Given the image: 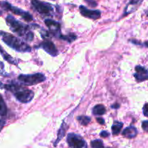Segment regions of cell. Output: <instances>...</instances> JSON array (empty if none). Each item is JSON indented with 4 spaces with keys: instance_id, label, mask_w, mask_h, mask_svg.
<instances>
[{
    "instance_id": "18",
    "label": "cell",
    "mask_w": 148,
    "mask_h": 148,
    "mask_svg": "<svg viewBox=\"0 0 148 148\" xmlns=\"http://www.w3.org/2000/svg\"><path fill=\"white\" fill-rule=\"evenodd\" d=\"M65 129H66L65 128V124H62V126H61V128L59 129V132H58L57 140L56 142L55 143V145H56L59 143V140H60L61 139L64 137V135H65Z\"/></svg>"
},
{
    "instance_id": "14",
    "label": "cell",
    "mask_w": 148,
    "mask_h": 148,
    "mask_svg": "<svg viewBox=\"0 0 148 148\" xmlns=\"http://www.w3.org/2000/svg\"><path fill=\"white\" fill-rule=\"evenodd\" d=\"M106 109L105 107L103 105H97L93 108L92 113L94 115H99L101 116L105 114Z\"/></svg>"
},
{
    "instance_id": "19",
    "label": "cell",
    "mask_w": 148,
    "mask_h": 148,
    "mask_svg": "<svg viewBox=\"0 0 148 148\" xmlns=\"http://www.w3.org/2000/svg\"><path fill=\"white\" fill-rule=\"evenodd\" d=\"M77 119L78 120V121L80 122V124L83 126H86L88 125L89 123L90 122L91 119H90L89 117L86 116H81L77 118Z\"/></svg>"
},
{
    "instance_id": "4",
    "label": "cell",
    "mask_w": 148,
    "mask_h": 148,
    "mask_svg": "<svg viewBox=\"0 0 148 148\" xmlns=\"http://www.w3.org/2000/svg\"><path fill=\"white\" fill-rule=\"evenodd\" d=\"M17 79L24 85H33L44 82L46 79V77L41 73H36L33 75H20Z\"/></svg>"
},
{
    "instance_id": "21",
    "label": "cell",
    "mask_w": 148,
    "mask_h": 148,
    "mask_svg": "<svg viewBox=\"0 0 148 148\" xmlns=\"http://www.w3.org/2000/svg\"><path fill=\"white\" fill-rule=\"evenodd\" d=\"M142 1V0H130V2H129V4H128V6L126 8H128V7H133V6L136 5V4H138L139 3H140Z\"/></svg>"
},
{
    "instance_id": "13",
    "label": "cell",
    "mask_w": 148,
    "mask_h": 148,
    "mask_svg": "<svg viewBox=\"0 0 148 148\" xmlns=\"http://www.w3.org/2000/svg\"><path fill=\"white\" fill-rule=\"evenodd\" d=\"M0 53H1V54H2L4 59H5L6 61H7L9 63L12 64H15V65L17 64V60H16V59H15L13 57H12V56H10V55H9L7 53H6L5 51L2 49V47H1V46H0Z\"/></svg>"
},
{
    "instance_id": "12",
    "label": "cell",
    "mask_w": 148,
    "mask_h": 148,
    "mask_svg": "<svg viewBox=\"0 0 148 148\" xmlns=\"http://www.w3.org/2000/svg\"><path fill=\"white\" fill-rule=\"evenodd\" d=\"M122 134L125 137H126V138H133L137 134V130H136V129L135 127H129L123 130V132H122Z\"/></svg>"
},
{
    "instance_id": "5",
    "label": "cell",
    "mask_w": 148,
    "mask_h": 148,
    "mask_svg": "<svg viewBox=\"0 0 148 148\" xmlns=\"http://www.w3.org/2000/svg\"><path fill=\"white\" fill-rule=\"evenodd\" d=\"M0 4H1V6L3 8L5 9V10H10V11H11L12 12H13L14 14H17V15L21 16L26 21L30 22L33 20V17H32V15L30 14H29L28 12H27L24 11V10H20V9L17 8V7H13V6L8 4L7 2H1Z\"/></svg>"
},
{
    "instance_id": "27",
    "label": "cell",
    "mask_w": 148,
    "mask_h": 148,
    "mask_svg": "<svg viewBox=\"0 0 148 148\" xmlns=\"http://www.w3.org/2000/svg\"><path fill=\"white\" fill-rule=\"evenodd\" d=\"M119 107H120V106H119L118 104H116V105L112 106V108H118Z\"/></svg>"
},
{
    "instance_id": "28",
    "label": "cell",
    "mask_w": 148,
    "mask_h": 148,
    "mask_svg": "<svg viewBox=\"0 0 148 148\" xmlns=\"http://www.w3.org/2000/svg\"><path fill=\"white\" fill-rule=\"evenodd\" d=\"M145 45H146V46H147V47H148V41L145 42Z\"/></svg>"
},
{
    "instance_id": "15",
    "label": "cell",
    "mask_w": 148,
    "mask_h": 148,
    "mask_svg": "<svg viewBox=\"0 0 148 148\" xmlns=\"http://www.w3.org/2000/svg\"><path fill=\"white\" fill-rule=\"evenodd\" d=\"M123 123L119 122V121L114 122V124L112 126V132H113V134L114 135L118 134L120 132V130H121L122 127H123Z\"/></svg>"
},
{
    "instance_id": "16",
    "label": "cell",
    "mask_w": 148,
    "mask_h": 148,
    "mask_svg": "<svg viewBox=\"0 0 148 148\" xmlns=\"http://www.w3.org/2000/svg\"><path fill=\"white\" fill-rule=\"evenodd\" d=\"M7 113V106H6L5 103H4V100H3L2 96L0 95V115L4 116H6Z\"/></svg>"
},
{
    "instance_id": "9",
    "label": "cell",
    "mask_w": 148,
    "mask_h": 148,
    "mask_svg": "<svg viewBox=\"0 0 148 148\" xmlns=\"http://www.w3.org/2000/svg\"><path fill=\"white\" fill-rule=\"evenodd\" d=\"M79 10L81 14L84 17H87V18L92 19V20H97L99 19L101 16V12L99 10H89L84 6H80Z\"/></svg>"
},
{
    "instance_id": "24",
    "label": "cell",
    "mask_w": 148,
    "mask_h": 148,
    "mask_svg": "<svg viewBox=\"0 0 148 148\" xmlns=\"http://www.w3.org/2000/svg\"><path fill=\"white\" fill-rule=\"evenodd\" d=\"M143 114L145 116L148 117V103H145L143 107Z\"/></svg>"
},
{
    "instance_id": "11",
    "label": "cell",
    "mask_w": 148,
    "mask_h": 148,
    "mask_svg": "<svg viewBox=\"0 0 148 148\" xmlns=\"http://www.w3.org/2000/svg\"><path fill=\"white\" fill-rule=\"evenodd\" d=\"M136 73L134 74V77L138 82H142L148 79V71L141 66H136L135 67Z\"/></svg>"
},
{
    "instance_id": "23",
    "label": "cell",
    "mask_w": 148,
    "mask_h": 148,
    "mask_svg": "<svg viewBox=\"0 0 148 148\" xmlns=\"http://www.w3.org/2000/svg\"><path fill=\"white\" fill-rule=\"evenodd\" d=\"M142 129H143L144 131L148 132V121H145L142 122Z\"/></svg>"
},
{
    "instance_id": "22",
    "label": "cell",
    "mask_w": 148,
    "mask_h": 148,
    "mask_svg": "<svg viewBox=\"0 0 148 148\" xmlns=\"http://www.w3.org/2000/svg\"><path fill=\"white\" fill-rule=\"evenodd\" d=\"M7 75V74L4 71V64L1 62H0V75H1V76H6Z\"/></svg>"
},
{
    "instance_id": "8",
    "label": "cell",
    "mask_w": 148,
    "mask_h": 148,
    "mask_svg": "<svg viewBox=\"0 0 148 148\" xmlns=\"http://www.w3.org/2000/svg\"><path fill=\"white\" fill-rule=\"evenodd\" d=\"M38 47L43 49L46 53H48L52 56H56L58 54L57 49L55 47V44L52 41H50V40H44L43 42H41L39 45Z\"/></svg>"
},
{
    "instance_id": "3",
    "label": "cell",
    "mask_w": 148,
    "mask_h": 148,
    "mask_svg": "<svg viewBox=\"0 0 148 148\" xmlns=\"http://www.w3.org/2000/svg\"><path fill=\"white\" fill-rule=\"evenodd\" d=\"M0 36L6 44L17 51L30 52L31 51V48L26 42L12 34L4 31H0Z\"/></svg>"
},
{
    "instance_id": "17",
    "label": "cell",
    "mask_w": 148,
    "mask_h": 148,
    "mask_svg": "<svg viewBox=\"0 0 148 148\" xmlns=\"http://www.w3.org/2000/svg\"><path fill=\"white\" fill-rule=\"evenodd\" d=\"M59 38L62 39V40L69 42V43H71V42H73V40H75V39H76L77 36H75V34H73V33H70V34L66 35V36H62V35H60V36H59Z\"/></svg>"
},
{
    "instance_id": "7",
    "label": "cell",
    "mask_w": 148,
    "mask_h": 148,
    "mask_svg": "<svg viewBox=\"0 0 148 148\" xmlns=\"http://www.w3.org/2000/svg\"><path fill=\"white\" fill-rule=\"evenodd\" d=\"M67 142L71 148H86V143L79 135L75 134H69Z\"/></svg>"
},
{
    "instance_id": "10",
    "label": "cell",
    "mask_w": 148,
    "mask_h": 148,
    "mask_svg": "<svg viewBox=\"0 0 148 148\" xmlns=\"http://www.w3.org/2000/svg\"><path fill=\"white\" fill-rule=\"evenodd\" d=\"M44 23L45 25L49 27L51 34L56 36L59 35V37L60 36V25H59L57 22L55 21V20L47 19V20H44Z\"/></svg>"
},
{
    "instance_id": "25",
    "label": "cell",
    "mask_w": 148,
    "mask_h": 148,
    "mask_svg": "<svg viewBox=\"0 0 148 148\" xmlns=\"http://www.w3.org/2000/svg\"><path fill=\"white\" fill-rule=\"evenodd\" d=\"M109 135H110L109 133L106 131H102L101 133H100V136H101L102 137H104V138L109 137Z\"/></svg>"
},
{
    "instance_id": "2",
    "label": "cell",
    "mask_w": 148,
    "mask_h": 148,
    "mask_svg": "<svg viewBox=\"0 0 148 148\" xmlns=\"http://www.w3.org/2000/svg\"><path fill=\"white\" fill-rule=\"evenodd\" d=\"M2 88L12 92L16 99L23 103H27L31 101L34 96L33 92L17 84H6L3 85Z\"/></svg>"
},
{
    "instance_id": "1",
    "label": "cell",
    "mask_w": 148,
    "mask_h": 148,
    "mask_svg": "<svg viewBox=\"0 0 148 148\" xmlns=\"http://www.w3.org/2000/svg\"><path fill=\"white\" fill-rule=\"evenodd\" d=\"M7 25L10 26V29L17 33L19 36L23 38L26 40L31 41L33 38V34L28 28V26L23 23H20L18 20H15L12 16L8 15L6 18Z\"/></svg>"
},
{
    "instance_id": "26",
    "label": "cell",
    "mask_w": 148,
    "mask_h": 148,
    "mask_svg": "<svg viewBox=\"0 0 148 148\" xmlns=\"http://www.w3.org/2000/svg\"><path fill=\"white\" fill-rule=\"evenodd\" d=\"M97 122L100 123V124H104V119H102V118H97Z\"/></svg>"
},
{
    "instance_id": "20",
    "label": "cell",
    "mask_w": 148,
    "mask_h": 148,
    "mask_svg": "<svg viewBox=\"0 0 148 148\" xmlns=\"http://www.w3.org/2000/svg\"><path fill=\"white\" fill-rule=\"evenodd\" d=\"M91 145L92 148H104L103 143L100 140H95L91 141Z\"/></svg>"
},
{
    "instance_id": "6",
    "label": "cell",
    "mask_w": 148,
    "mask_h": 148,
    "mask_svg": "<svg viewBox=\"0 0 148 148\" xmlns=\"http://www.w3.org/2000/svg\"><path fill=\"white\" fill-rule=\"evenodd\" d=\"M31 4L35 10L40 14L49 15L53 11V8L51 4L48 3H44L39 0H31Z\"/></svg>"
}]
</instances>
